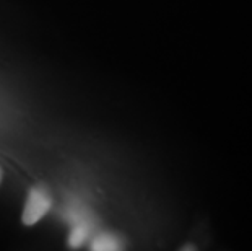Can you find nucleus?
<instances>
[{
  "label": "nucleus",
  "instance_id": "nucleus-1",
  "mask_svg": "<svg viewBox=\"0 0 252 251\" xmlns=\"http://www.w3.org/2000/svg\"><path fill=\"white\" fill-rule=\"evenodd\" d=\"M51 204L52 199L49 196V191L46 189V186L37 184L34 188H31L28 197H26L23 214H21V222L28 227L34 225L51 209Z\"/></svg>",
  "mask_w": 252,
  "mask_h": 251
},
{
  "label": "nucleus",
  "instance_id": "nucleus-2",
  "mask_svg": "<svg viewBox=\"0 0 252 251\" xmlns=\"http://www.w3.org/2000/svg\"><path fill=\"white\" fill-rule=\"evenodd\" d=\"M70 222H72V232H70V237H68V243H70V247L77 248L82 243L87 242V238L90 237L91 222L88 220V217L80 211H75V214L70 217Z\"/></svg>",
  "mask_w": 252,
  "mask_h": 251
},
{
  "label": "nucleus",
  "instance_id": "nucleus-3",
  "mask_svg": "<svg viewBox=\"0 0 252 251\" xmlns=\"http://www.w3.org/2000/svg\"><path fill=\"white\" fill-rule=\"evenodd\" d=\"M90 248L94 251H111V250H121L122 247H121V240L117 235L109 233V232H103L91 242Z\"/></svg>",
  "mask_w": 252,
  "mask_h": 251
},
{
  "label": "nucleus",
  "instance_id": "nucleus-4",
  "mask_svg": "<svg viewBox=\"0 0 252 251\" xmlns=\"http://www.w3.org/2000/svg\"><path fill=\"white\" fill-rule=\"evenodd\" d=\"M0 183H2V168H0Z\"/></svg>",
  "mask_w": 252,
  "mask_h": 251
}]
</instances>
